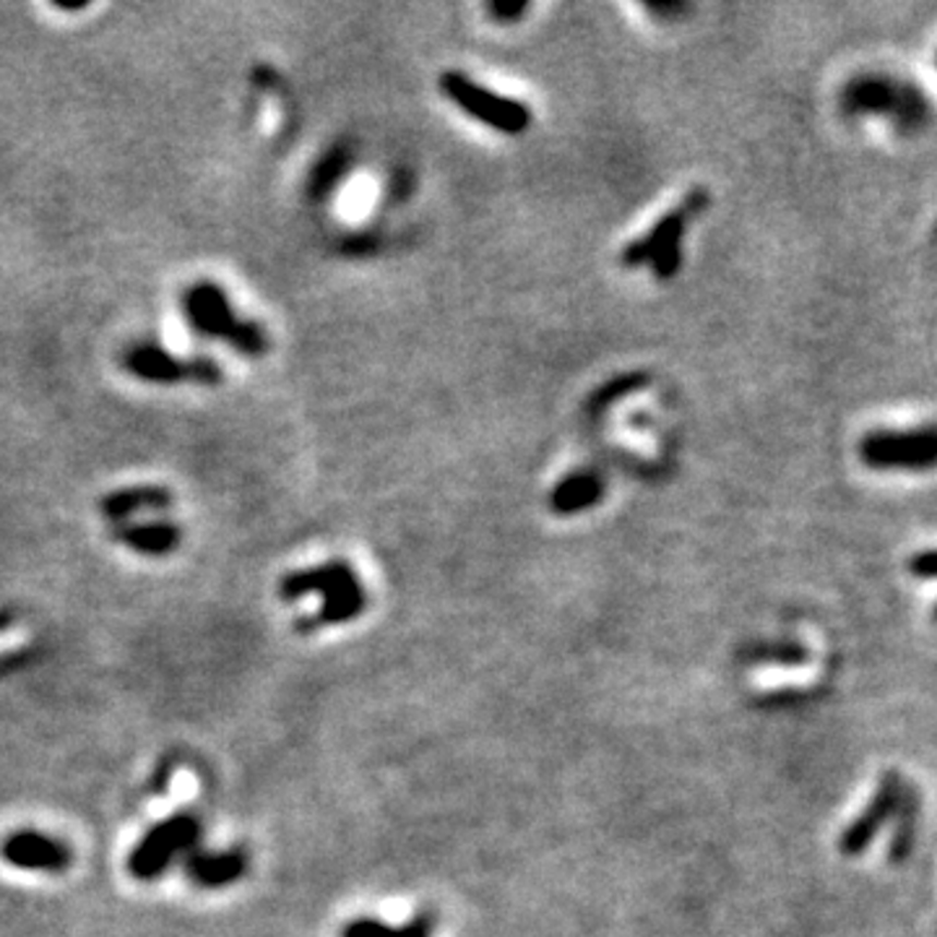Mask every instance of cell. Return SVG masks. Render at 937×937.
Segmentation results:
<instances>
[{"label": "cell", "mask_w": 937, "mask_h": 937, "mask_svg": "<svg viewBox=\"0 0 937 937\" xmlns=\"http://www.w3.org/2000/svg\"><path fill=\"white\" fill-rule=\"evenodd\" d=\"M188 878L201 888H225L238 882L248 869V860L240 849L227 852H193L185 857Z\"/></svg>", "instance_id": "cell-10"}, {"label": "cell", "mask_w": 937, "mask_h": 937, "mask_svg": "<svg viewBox=\"0 0 937 937\" xmlns=\"http://www.w3.org/2000/svg\"><path fill=\"white\" fill-rule=\"evenodd\" d=\"M349 165H352V149H349L347 144L332 146V149H328L319 161H315L313 172H310V178H308L310 199H315V201L326 199V195L341 183L344 175L349 172Z\"/></svg>", "instance_id": "cell-15"}, {"label": "cell", "mask_w": 937, "mask_h": 937, "mask_svg": "<svg viewBox=\"0 0 937 937\" xmlns=\"http://www.w3.org/2000/svg\"><path fill=\"white\" fill-rule=\"evenodd\" d=\"M846 107L854 112H893L899 107V92L888 79L852 81L846 92Z\"/></svg>", "instance_id": "cell-16"}, {"label": "cell", "mask_w": 937, "mask_h": 937, "mask_svg": "<svg viewBox=\"0 0 937 937\" xmlns=\"http://www.w3.org/2000/svg\"><path fill=\"white\" fill-rule=\"evenodd\" d=\"M433 927L435 920L430 914L415 916V920L404 927H388L375 920H355L344 927L341 937H430L433 935Z\"/></svg>", "instance_id": "cell-17"}, {"label": "cell", "mask_w": 937, "mask_h": 937, "mask_svg": "<svg viewBox=\"0 0 937 937\" xmlns=\"http://www.w3.org/2000/svg\"><path fill=\"white\" fill-rule=\"evenodd\" d=\"M0 854L9 865L29 873H65L73 862V852L65 841L43 831H13L0 846Z\"/></svg>", "instance_id": "cell-9"}, {"label": "cell", "mask_w": 937, "mask_h": 937, "mask_svg": "<svg viewBox=\"0 0 937 937\" xmlns=\"http://www.w3.org/2000/svg\"><path fill=\"white\" fill-rule=\"evenodd\" d=\"M180 310L195 334L227 344L242 357L261 360L272 347L266 328L255 321L240 319L217 281H195L188 287L180 298Z\"/></svg>", "instance_id": "cell-1"}, {"label": "cell", "mask_w": 937, "mask_h": 937, "mask_svg": "<svg viewBox=\"0 0 937 937\" xmlns=\"http://www.w3.org/2000/svg\"><path fill=\"white\" fill-rule=\"evenodd\" d=\"M112 537L128 550L139 552V555L165 557L180 548L183 542V531L172 521H141V524H118Z\"/></svg>", "instance_id": "cell-11"}, {"label": "cell", "mask_w": 937, "mask_h": 937, "mask_svg": "<svg viewBox=\"0 0 937 937\" xmlns=\"http://www.w3.org/2000/svg\"><path fill=\"white\" fill-rule=\"evenodd\" d=\"M488 11L497 24H514L524 16L526 11H529V3H508V0H495V3L488 5Z\"/></svg>", "instance_id": "cell-20"}, {"label": "cell", "mask_w": 937, "mask_h": 937, "mask_svg": "<svg viewBox=\"0 0 937 937\" xmlns=\"http://www.w3.org/2000/svg\"><path fill=\"white\" fill-rule=\"evenodd\" d=\"M172 492L159 484H139V488L115 490L99 501V514L115 526L125 524L128 518L144 514V510H165L172 505Z\"/></svg>", "instance_id": "cell-12"}, {"label": "cell", "mask_w": 937, "mask_h": 937, "mask_svg": "<svg viewBox=\"0 0 937 937\" xmlns=\"http://www.w3.org/2000/svg\"><path fill=\"white\" fill-rule=\"evenodd\" d=\"M120 365L144 383L157 386H178V383H195V386H219L225 381L219 362L212 357H183L172 355L159 344L139 341L123 349Z\"/></svg>", "instance_id": "cell-4"}, {"label": "cell", "mask_w": 937, "mask_h": 937, "mask_svg": "<svg viewBox=\"0 0 937 937\" xmlns=\"http://www.w3.org/2000/svg\"><path fill=\"white\" fill-rule=\"evenodd\" d=\"M201 839V824L191 813L161 820L133 846L128 873L136 880H157L178 857H188Z\"/></svg>", "instance_id": "cell-6"}, {"label": "cell", "mask_w": 937, "mask_h": 937, "mask_svg": "<svg viewBox=\"0 0 937 937\" xmlns=\"http://www.w3.org/2000/svg\"><path fill=\"white\" fill-rule=\"evenodd\" d=\"M860 456L869 469H929L937 456L935 430H878L862 441Z\"/></svg>", "instance_id": "cell-7"}, {"label": "cell", "mask_w": 937, "mask_h": 937, "mask_svg": "<svg viewBox=\"0 0 937 937\" xmlns=\"http://www.w3.org/2000/svg\"><path fill=\"white\" fill-rule=\"evenodd\" d=\"M646 383H649V377H646L644 373H628V375L612 377L610 383H604V386L597 391L594 399H591V412H602V409H610L612 404H617L620 399H625V396H630L633 391L644 388Z\"/></svg>", "instance_id": "cell-19"}, {"label": "cell", "mask_w": 937, "mask_h": 937, "mask_svg": "<svg viewBox=\"0 0 937 937\" xmlns=\"http://www.w3.org/2000/svg\"><path fill=\"white\" fill-rule=\"evenodd\" d=\"M920 810H922V797L920 789L912 784H903L901 800L896 805L893 813V833H891V846H888V862L891 865H903L912 857L914 844H916V828H920Z\"/></svg>", "instance_id": "cell-14"}, {"label": "cell", "mask_w": 937, "mask_h": 937, "mask_svg": "<svg viewBox=\"0 0 937 937\" xmlns=\"http://www.w3.org/2000/svg\"><path fill=\"white\" fill-rule=\"evenodd\" d=\"M709 201L711 195L706 191H700V188L693 191L675 212L664 214V217L651 227L649 235L633 240L623 251V255H620V263L628 268L651 263L657 279H672V276L677 274L680 263H683V235L687 229V221L704 212V208L709 206Z\"/></svg>", "instance_id": "cell-3"}, {"label": "cell", "mask_w": 937, "mask_h": 937, "mask_svg": "<svg viewBox=\"0 0 937 937\" xmlns=\"http://www.w3.org/2000/svg\"><path fill=\"white\" fill-rule=\"evenodd\" d=\"M649 11H653V13H680V11H685V5L683 3H664V5L649 3Z\"/></svg>", "instance_id": "cell-22"}, {"label": "cell", "mask_w": 937, "mask_h": 937, "mask_svg": "<svg viewBox=\"0 0 937 937\" xmlns=\"http://www.w3.org/2000/svg\"><path fill=\"white\" fill-rule=\"evenodd\" d=\"M935 565H937L935 552L925 550V552H920V555L912 557V563H909V570H912L916 578H925V581H929V578H935Z\"/></svg>", "instance_id": "cell-21"}, {"label": "cell", "mask_w": 937, "mask_h": 937, "mask_svg": "<svg viewBox=\"0 0 937 937\" xmlns=\"http://www.w3.org/2000/svg\"><path fill=\"white\" fill-rule=\"evenodd\" d=\"M279 594L287 602L302 599L308 594H321L323 604L319 615L310 617V623L319 625H344L349 620L360 617L365 612L368 594L362 589L360 578L347 561H328L315 568L295 570L281 578Z\"/></svg>", "instance_id": "cell-2"}, {"label": "cell", "mask_w": 937, "mask_h": 937, "mask_svg": "<svg viewBox=\"0 0 937 937\" xmlns=\"http://www.w3.org/2000/svg\"><path fill=\"white\" fill-rule=\"evenodd\" d=\"M903 784H906V781L901 779L899 771H888L886 777L880 779L873 800L867 802V807L860 813V818L852 820V824L844 828V833H841L839 849L846 857H860V854L873 844L875 836L880 833V828L893 818Z\"/></svg>", "instance_id": "cell-8"}, {"label": "cell", "mask_w": 937, "mask_h": 937, "mask_svg": "<svg viewBox=\"0 0 937 937\" xmlns=\"http://www.w3.org/2000/svg\"><path fill=\"white\" fill-rule=\"evenodd\" d=\"M441 89L458 110L480 120L492 131L505 133V136H518L531 125V110L524 103L484 89L482 84H477L474 79H469L461 71L443 73Z\"/></svg>", "instance_id": "cell-5"}, {"label": "cell", "mask_w": 937, "mask_h": 937, "mask_svg": "<svg viewBox=\"0 0 937 937\" xmlns=\"http://www.w3.org/2000/svg\"><path fill=\"white\" fill-rule=\"evenodd\" d=\"M604 495V482L602 477L594 471H573L555 484L550 495V508L557 516H576L581 510L594 508Z\"/></svg>", "instance_id": "cell-13"}, {"label": "cell", "mask_w": 937, "mask_h": 937, "mask_svg": "<svg viewBox=\"0 0 937 937\" xmlns=\"http://www.w3.org/2000/svg\"><path fill=\"white\" fill-rule=\"evenodd\" d=\"M743 659L753 664L797 666L807 659V649L797 640H771V644H755L750 649H745Z\"/></svg>", "instance_id": "cell-18"}]
</instances>
